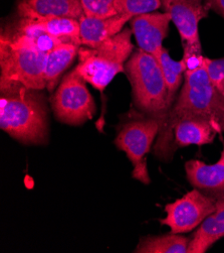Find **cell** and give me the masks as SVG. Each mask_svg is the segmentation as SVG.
Segmentation results:
<instances>
[{"instance_id":"6","label":"cell","mask_w":224,"mask_h":253,"mask_svg":"<svg viewBox=\"0 0 224 253\" xmlns=\"http://www.w3.org/2000/svg\"><path fill=\"white\" fill-rule=\"evenodd\" d=\"M51 105L56 118L71 126H79L91 120L96 111L87 82L76 69L62 79L52 96Z\"/></svg>"},{"instance_id":"18","label":"cell","mask_w":224,"mask_h":253,"mask_svg":"<svg viewBox=\"0 0 224 253\" xmlns=\"http://www.w3.org/2000/svg\"><path fill=\"white\" fill-rule=\"evenodd\" d=\"M26 17V16H23ZM30 18L36 28L65 42L81 44L80 22L78 19L67 17L31 16Z\"/></svg>"},{"instance_id":"16","label":"cell","mask_w":224,"mask_h":253,"mask_svg":"<svg viewBox=\"0 0 224 253\" xmlns=\"http://www.w3.org/2000/svg\"><path fill=\"white\" fill-rule=\"evenodd\" d=\"M224 237V201L216 202V210L198 227L190 239L187 253H204Z\"/></svg>"},{"instance_id":"5","label":"cell","mask_w":224,"mask_h":253,"mask_svg":"<svg viewBox=\"0 0 224 253\" xmlns=\"http://www.w3.org/2000/svg\"><path fill=\"white\" fill-rule=\"evenodd\" d=\"M124 121L115 138V145L124 151L133 166V178L143 184H150L146 156L150 153L153 142L162 127V121L146 115L137 109Z\"/></svg>"},{"instance_id":"12","label":"cell","mask_w":224,"mask_h":253,"mask_svg":"<svg viewBox=\"0 0 224 253\" xmlns=\"http://www.w3.org/2000/svg\"><path fill=\"white\" fill-rule=\"evenodd\" d=\"M188 182L203 194L216 201H224V147L219 160L213 165H206L199 160L185 164Z\"/></svg>"},{"instance_id":"10","label":"cell","mask_w":224,"mask_h":253,"mask_svg":"<svg viewBox=\"0 0 224 253\" xmlns=\"http://www.w3.org/2000/svg\"><path fill=\"white\" fill-rule=\"evenodd\" d=\"M170 22H172L171 16L165 11L134 16L130 20V25L139 48L157 57L168 36Z\"/></svg>"},{"instance_id":"7","label":"cell","mask_w":224,"mask_h":253,"mask_svg":"<svg viewBox=\"0 0 224 253\" xmlns=\"http://www.w3.org/2000/svg\"><path fill=\"white\" fill-rule=\"evenodd\" d=\"M46 55L0 42V82L20 83L34 90L46 89Z\"/></svg>"},{"instance_id":"22","label":"cell","mask_w":224,"mask_h":253,"mask_svg":"<svg viewBox=\"0 0 224 253\" xmlns=\"http://www.w3.org/2000/svg\"><path fill=\"white\" fill-rule=\"evenodd\" d=\"M116 0H82L84 13L92 17H111L119 14Z\"/></svg>"},{"instance_id":"11","label":"cell","mask_w":224,"mask_h":253,"mask_svg":"<svg viewBox=\"0 0 224 253\" xmlns=\"http://www.w3.org/2000/svg\"><path fill=\"white\" fill-rule=\"evenodd\" d=\"M0 42L12 47L33 49L44 54L51 52L57 45L65 42L36 28L30 18L19 15L15 21L8 24L1 32Z\"/></svg>"},{"instance_id":"8","label":"cell","mask_w":224,"mask_h":253,"mask_svg":"<svg viewBox=\"0 0 224 253\" xmlns=\"http://www.w3.org/2000/svg\"><path fill=\"white\" fill-rule=\"evenodd\" d=\"M216 202L201 191L193 189L165 206L166 216L160 219V224L168 226L172 233H188L200 226L216 210Z\"/></svg>"},{"instance_id":"23","label":"cell","mask_w":224,"mask_h":253,"mask_svg":"<svg viewBox=\"0 0 224 253\" xmlns=\"http://www.w3.org/2000/svg\"><path fill=\"white\" fill-rule=\"evenodd\" d=\"M205 69L213 86L224 95V58L204 59Z\"/></svg>"},{"instance_id":"13","label":"cell","mask_w":224,"mask_h":253,"mask_svg":"<svg viewBox=\"0 0 224 253\" xmlns=\"http://www.w3.org/2000/svg\"><path fill=\"white\" fill-rule=\"evenodd\" d=\"M219 134L214 126L201 118H183L174 125L172 130L171 154L174 156L178 148L189 145H205L213 142Z\"/></svg>"},{"instance_id":"17","label":"cell","mask_w":224,"mask_h":253,"mask_svg":"<svg viewBox=\"0 0 224 253\" xmlns=\"http://www.w3.org/2000/svg\"><path fill=\"white\" fill-rule=\"evenodd\" d=\"M81 45L72 42H63L46 55L45 63V83L46 90L53 92L61 83V78L65 70L78 57Z\"/></svg>"},{"instance_id":"1","label":"cell","mask_w":224,"mask_h":253,"mask_svg":"<svg viewBox=\"0 0 224 253\" xmlns=\"http://www.w3.org/2000/svg\"><path fill=\"white\" fill-rule=\"evenodd\" d=\"M183 118H201L209 121L219 134L224 132V95L211 83L205 65L185 71L182 89L171 107L154 145L157 159L169 163L172 130Z\"/></svg>"},{"instance_id":"14","label":"cell","mask_w":224,"mask_h":253,"mask_svg":"<svg viewBox=\"0 0 224 253\" xmlns=\"http://www.w3.org/2000/svg\"><path fill=\"white\" fill-rule=\"evenodd\" d=\"M132 16L117 14L111 17H92L84 15L79 19L81 44L94 47L118 35Z\"/></svg>"},{"instance_id":"15","label":"cell","mask_w":224,"mask_h":253,"mask_svg":"<svg viewBox=\"0 0 224 253\" xmlns=\"http://www.w3.org/2000/svg\"><path fill=\"white\" fill-rule=\"evenodd\" d=\"M19 16L67 17L80 19L85 15L82 0H21L17 6Z\"/></svg>"},{"instance_id":"4","label":"cell","mask_w":224,"mask_h":253,"mask_svg":"<svg viewBox=\"0 0 224 253\" xmlns=\"http://www.w3.org/2000/svg\"><path fill=\"white\" fill-rule=\"evenodd\" d=\"M132 30L124 28L118 35L94 47L81 45L79 63L74 68L83 79L98 91H105L120 73H125V65L134 52Z\"/></svg>"},{"instance_id":"24","label":"cell","mask_w":224,"mask_h":253,"mask_svg":"<svg viewBox=\"0 0 224 253\" xmlns=\"http://www.w3.org/2000/svg\"><path fill=\"white\" fill-rule=\"evenodd\" d=\"M204 5L208 10H212L224 19V0H204Z\"/></svg>"},{"instance_id":"2","label":"cell","mask_w":224,"mask_h":253,"mask_svg":"<svg viewBox=\"0 0 224 253\" xmlns=\"http://www.w3.org/2000/svg\"><path fill=\"white\" fill-rule=\"evenodd\" d=\"M0 127L23 144H45L48 111L41 90L20 83L0 82Z\"/></svg>"},{"instance_id":"21","label":"cell","mask_w":224,"mask_h":253,"mask_svg":"<svg viewBox=\"0 0 224 253\" xmlns=\"http://www.w3.org/2000/svg\"><path fill=\"white\" fill-rule=\"evenodd\" d=\"M116 9L119 14L132 16L154 12L162 7V0H116Z\"/></svg>"},{"instance_id":"9","label":"cell","mask_w":224,"mask_h":253,"mask_svg":"<svg viewBox=\"0 0 224 253\" xmlns=\"http://www.w3.org/2000/svg\"><path fill=\"white\" fill-rule=\"evenodd\" d=\"M162 7L169 13L180 35L182 44L202 47L199 23L208 16L204 0H162Z\"/></svg>"},{"instance_id":"20","label":"cell","mask_w":224,"mask_h":253,"mask_svg":"<svg viewBox=\"0 0 224 253\" xmlns=\"http://www.w3.org/2000/svg\"><path fill=\"white\" fill-rule=\"evenodd\" d=\"M156 59L160 64L168 88L170 100L174 104L177 98V92L180 89L182 81L184 79V73L186 71L185 63L182 59L180 61H174L165 47L161 49V52L156 57Z\"/></svg>"},{"instance_id":"3","label":"cell","mask_w":224,"mask_h":253,"mask_svg":"<svg viewBox=\"0 0 224 253\" xmlns=\"http://www.w3.org/2000/svg\"><path fill=\"white\" fill-rule=\"evenodd\" d=\"M125 74L132 87L136 109L160 119L163 125L173 102L156 57L140 48L134 50L125 65Z\"/></svg>"},{"instance_id":"19","label":"cell","mask_w":224,"mask_h":253,"mask_svg":"<svg viewBox=\"0 0 224 253\" xmlns=\"http://www.w3.org/2000/svg\"><path fill=\"white\" fill-rule=\"evenodd\" d=\"M190 239L182 234L168 233L142 237L135 253H187Z\"/></svg>"}]
</instances>
